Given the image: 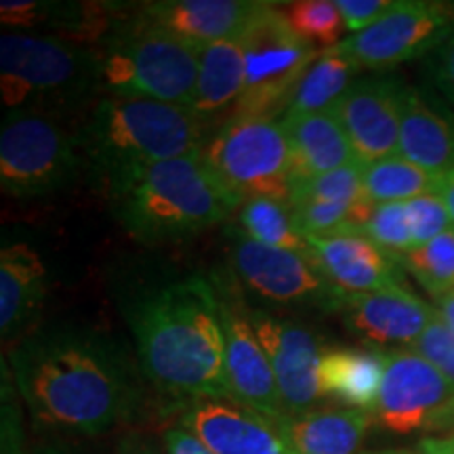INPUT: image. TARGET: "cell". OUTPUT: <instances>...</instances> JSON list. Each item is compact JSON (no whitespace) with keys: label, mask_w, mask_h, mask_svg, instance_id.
<instances>
[{"label":"cell","mask_w":454,"mask_h":454,"mask_svg":"<svg viewBox=\"0 0 454 454\" xmlns=\"http://www.w3.org/2000/svg\"><path fill=\"white\" fill-rule=\"evenodd\" d=\"M311 261L339 293L357 294L402 284L395 257L356 230L308 238Z\"/></svg>","instance_id":"cell-19"},{"label":"cell","mask_w":454,"mask_h":454,"mask_svg":"<svg viewBox=\"0 0 454 454\" xmlns=\"http://www.w3.org/2000/svg\"><path fill=\"white\" fill-rule=\"evenodd\" d=\"M345 26L354 34L366 30L394 7L395 0H334Z\"/></svg>","instance_id":"cell-37"},{"label":"cell","mask_w":454,"mask_h":454,"mask_svg":"<svg viewBox=\"0 0 454 454\" xmlns=\"http://www.w3.org/2000/svg\"><path fill=\"white\" fill-rule=\"evenodd\" d=\"M411 349L423 356L429 364H434L444 374L448 381L454 383V334L448 331L438 314L429 322L421 337L411 345Z\"/></svg>","instance_id":"cell-35"},{"label":"cell","mask_w":454,"mask_h":454,"mask_svg":"<svg viewBox=\"0 0 454 454\" xmlns=\"http://www.w3.org/2000/svg\"><path fill=\"white\" fill-rule=\"evenodd\" d=\"M99 87L98 55L59 36L4 34L0 38V95L9 110L44 112L78 104Z\"/></svg>","instance_id":"cell-6"},{"label":"cell","mask_w":454,"mask_h":454,"mask_svg":"<svg viewBox=\"0 0 454 454\" xmlns=\"http://www.w3.org/2000/svg\"><path fill=\"white\" fill-rule=\"evenodd\" d=\"M357 72H360V67L349 57L340 55L339 51L333 47L320 51L314 64L301 76L286 114H316L333 110V106L343 98L345 90L356 82Z\"/></svg>","instance_id":"cell-26"},{"label":"cell","mask_w":454,"mask_h":454,"mask_svg":"<svg viewBox=\"0 0 454 454\" xmlns=\"http://www.w3.org/2000/svg\"><path fill=\"white\" fill-rule=\"evenodd\" d=\"M247 89V61L240 38H227L200 51L198 81L190 110L208 122L217 114L234 110Z\"/></svg>","instance_id":"cell-25"},{"label":"cell","mask_w":454,"mask_h":454,"mask_svg":"<svg viewBox=\"0 0 454 454\" xmlns=\"http://www.w3.org/2000/svg\"><path fill=\"white\" fill-rule=\"evenodd\" d=\"M231 270L248 291L278 305L311 303L333 311L340 297L309 257L265 247L242 234L231 247Z\"/></svg>","instance_id":"cell-11"},{"label":"cell","mask_w":454,"mask_h":454,"mask_svg":"<svg viewBox=\"0 0 454 454\" xmlns=\"http://www.w3.org/2000/svg\"><path fill=\"white\" fill-rule=\"evenodd\" d=\"M238 223H240L242 236L254 242L301 253L311 259L309 240L297 230L293 211L286 202L271 200V198L244 200L238 208Z\"/></svg>","instance_id":"cell-27"},{"label":"cell","mask_w":454,"mask_h":454,"mask_svg":"<svg viewBox=\"0 0 454 454\" xmlns=\"http://www.w3.org/2000/svg\"><path fill=\"white\" fill-rule=\"evenodd\" d=\"M452 32L454 3L395 0L381 20L333 49L349 57L360 70H387L434 53Z\"/></svg>","instance_id":"cell-10"},{"label":"cell","mask_w":454,"mask_h":454,"mask_svg":"<svg viewBox=\"0 0 454 454\" xmlns=\"http://www.w3.org/2000/svg\"><path fill=\"white\" fill-rule=\"evenodd\" d=\"M417 454H454V431L442 438H425L419 442Z\"/></svg>","instance_id":"cell-42"},{"label":"cell","mask_w":454,"mask_h":454,"mask_svg":"<svg viewBox=\"0 0 454 454\" xmlns=\"http://www.w3.org/2000/svg\"><path fill=\"white\" fill-rule=\"evenodd\" d=\"M454 395V383L414 349L385 351V374L372 419L383 429L408 435L425 429Z\"/></svg>","instance_id":"cell-12"},{"label":"cell","mask_w":454,"mask_h":454,"mask_svg":"<svg viewBox=\"0 0 454 454\" xmlns=\"http://www.w3.org/2000/svg\"><path fill=\"white\" fill-rule=\"evenodd\" d=\"M356 204L328 202V200H305L293 204V219L297 230L305 238L331 236L343 230H356L354 219ZM357 231V230H356Z\"/></svg>","instance_id":"cell-33"},{"label":"cell","mask_w":454,"mask_h":454,"mask_svg":"<svg viewBox=\"0 0 454 454\" xmlns=\"http://www.w3.org/2000/svg\"><path fill=\"white\" fill-rule=\"evenodd\" d=\"M372 454H408V452H372Z\"/></svg>","instance_id":"cell-45"},{"label":"cell","mask_w":454,"mask_h":454,"mask_svg":"<svg viewBox=\"0 0 454 454\" xmlns=\"http://www.w3.org/2000/svg\"><path fill=\"white\" fill-rule=\"evenodd\" d=\"M11 377L47 438L95 440L141 421L147 387L135 349L98 328L51 326L20 340Z\"/></svg>","instance_id":"cell-1"},{"label":"cell","mask_w":454,"mask_h":454,"mask_svg":"<svg viewBox=\"0 0 454 454\" xmlns=\"http://www.w3.org/2000/svg\"><path fill=\"white\" fill-rule=\"evenodd\" d=\"M364 181H362V164L351 162L348 167L331 170V173L311 177L305 181H294L291 185V200L288 207L305 200H328L357 204L364 200Z\"/></svg>","instance_id":"cell-31"},{"label":"cell","mask_w":454,"mask_h":454,"mask_svg":"<svg viewBox=\"0 0 454 454\" xmlns=\"http://www.w3.org/2000/svg\"><path fill=\"white\" fill-rule=\"evenodd\" d=\"M435 194H438L442 198V202L446 204L448 215H450L454 225V170H448L446 175H442Z\"/></svg>","instance_id":"cell-44"},{"label":"cell","mask_w":454,"mask_h":454,"mask_svg":"<svg viewBox=\"0 0 454 454\" xmlns=\"http://www.w3.org/2000/svg\"><path fill=\"white\" fill-rule=\"evenodd\" d=\"M204 127L190 107L106 95L76 137L95 173L107 179L124 168L200 156Z\"/></svg>","instance_id":"cell-4"},{"label":"cell","mask_w":454,"mask_h":454,"mask_svg":"<svg viewBox=\"0 0 454 454\" xmlns=\"http://www.w3.org/2000/svg\"><path fill=\"white\" fill-rule=\"evenodd\" d=\"M406 89L395 76L360 78L333 106L362 167L397 156Z\"/></svg>","instance_id":"cell-14"},{"label":"cell","mask_w":454,"mask_h":454,"mask_svg":"<svg viewBox=\"0 0 454 454\" xmlns=\"http://www.w3.org/2000/svg\"><path fill=\"white\" fill-rule=\"evenodd\" d=\"M280 122L291 147L293 184L357 162L348 133L333 110L286 114Z\"/></svg>","instance_id":"cell-20"},{"label":"cell","mask_w":454,"mask_h":454,"mask_svg":"<svg viewBox=\"0 0 454 454\" xmlns=\"http://www.w3.org/2000/svg\"><path fill=\"white\" fill-rule=\"evenodd\" d=\"M435 314L444 322L448 331L454 334V291H448L435 297Z\"/></svg>","instance_id":"cell-43"},{"label":"cell","mask_w":454,"mask_h":454,"mask_svg":"<svg viewBox=\"0 0 454 454\" xmlns=\"http://www.w3.org/2000/svg\"><path fill=\"white\" fill-rule=\"evenodd\" d=\"M104 184L114 217L145 244L185 240L238 211L200 156L124 168Z\"/></svg>","instance_id":"cell-3"},{"label":"cell","mask_w":454,"mask_h":454,"mask_svg":"<svg viewBox=\"0 0 454 454\" xmlns=\"http://www.w3.org/2000/svg\"><path fill=\"white\" fill-rule=\"evenodd\" d=\"M121 314L145 381L170 411L200 397H230L225 334L213 278L187 274L124 291Z\"/></svg>","instance_id":"cell-2"},{"label":"cell","mask_w":454,"mask_h":454,"mask_svg":"<svg viewBox=\"0 0 454 454\" xmlns=\"http://www.w3.org/2000/svg\"><path fill=\"white\" fill-rule=\"evenodd\" d=\"M247 61V89L230 118H268L286 114L294 89L320 49L299 36L280 4L263 3L240 36Z\"/></svg>","instance_id":"cell-8"},{"label":"cell","mask_w":454,"mask_h":454,"mask_svg":"<svg viewBox=\"0 0 454 454\" xmlns=\"http://www.w3.org/2000/svg\"><path fill=\"white\" fill-rule=\"evenodd\" d=\"M261 4L257 0H158L139 4L133 21L202 51L240 36Z\"/></svg>","instance_id":"cell-17"},{"label":"cell","mask_w":454,"mask_h":454,"mask_svg":"<svg viewBox=\"0 0 454 454\" xmlns=\"http://www.w3.org/2000/svg\"><path fill=\"white\" fill-rule=\"evenodd\" d=\"M397 156L442 177L454 170V118L417 89H406Z\"/></svg>","instance_id":"cell-21"},{"label":"cell","mask_w":454,"mask_h":454,"mask_svg":"<svg viewBox=\"0 0 454 454\" xmlns=\"http://www.w3.org/2000/svg\"><path fill=\"white\" fill-rule=\"evenodd\" d=\"M362 181L368 200L385 204L408 202L423 194H435L440 177L419 168L402 156H391L362 167Z\"/></svg>","instance_id":"cell-28"},{"label":"cell","mask_w":454,"mask_h":454,"mask_svg":"<svg viewBox=\"0 0 454 454\" xmlns=\"http://www.w3.org/2000/svg\"><path fill=\"white\" fill-rule=\"evenodd\" d=\"M282 11L293 30L320 51L339 44L343 32L348 30L334 0H297L284 4Z\"/></svg>","instance_id":"cell-30"},{"label":"cell","mask_w":454,"mask_h":454,"mask_svg":"<svg viewBox=\"0 0 454 454\" xmlns=\"http://www.w3.org/2000/svg\"><path fill=\"white\" fill-rule=\"evenodd\" d=\"M213 280L221 303V322L225 334V379L230 397L238 404L276 421L286 411L270 357L254 333L248 311H244L234 299V293L227 288L225 280L221 278Z\"/></svg>","instance_id":"cell-13"},{"label":"cell","mask_w":454,"mask_h":454,"mask_svg":"<svg viewBox=\"0 0 454 454\" xmlns=\"http://www.w3.org/2000/svg\"><path fill=\"white\" fill-rule=\"evenodd\" d=\"M427 74L434 87L454 104V32L431 53Z\"/></svg>","instance_id":"cell-38"},{"label":"cell","mask_w":454,"mask_h":454,"mask_svg":"<svg viewBox=\"0 0 454 454\" xmlns=\"http://www.w3.org/2000/svg\"><path fill=\"white\" fill-rule=\"evenodd\" d=\"M414 280L434 297L454 291V230H448L400 259Z\"/></svg>","instance_id":"cell-29"},{"label":"cell","mask_w":454,"mask_h":454,"mask_svg":"<svg viewBox=\"0 0 454 454\" xmlns=\"http://www.w3.org/2000/svg\"><path fill=\"white\" fill-rule=\"evenodd\" d=\"M87 440H61V438H47L43 444L34 446L27 450V454H112L101 450V448H93L82 444ZM116 454V450H114Z\"/></svg>","instance_id":"cell-40"},{"label":"cell","mask_w":454,"mask_h":454,"mask_svg":"<svg viewBox=\"0 0 454 454\" xmlns=\"http://www.w3.org/2000/svg\"><path fill=\"white\" fill-rule=\"evenodd\" d=\"M47 265L26 242L4 244L0 251V333L13 339L41 309L47 294Z\"/></svg>","instance_id":"cell-22"},{"label":"cell","mask_w":454,"mask_h":454,"mask_svg":"<svg viewBox=\"0 0 454 454\" xmlns=\"http://www.w3.org/2000/svg\"><path fill=\"white\" fill-rule=\"evenodd\" d=\"M78 147L51 114L11 110L0 129V187L20 200L64 190L76 177Z\"/></svg>","instance_id":"cell-9"},{"label":"cell","mask_w":454,"mask_h":454,"mask_svg":"<svg viewBox=\"0 0 454 454\" xmlns=\"http://www.w3.org/2000/svg\"><path fill=\"white\" fill-rule=\"evenodd\" d=\"M372 421L371 412L343 408L284 414L276 425L294 454H357Z\"/></svg>","instance_id":"cell-23"},{"label":"cell","mask_w":454,"mask_h":454,"mask_svg":"<svg viewBox=\"0 0 454 454\" xmlns=\"http://www.w3.org/2000/svg\"><path fill=\"white\" fill-rule=\"evenodd\" d=\"M95 55L99 87L110 95L190 107L200 64L198 49L135 24L130 17L101 38Z\"/></svg>","instance_id":"cell-5"},{"label":"cell","mask_w":454,"mask_h":454,"mask_svg":"<svg viewBox=\"0 0 454 454\" xmlns=\"http://www.w3.org/2000/svg\"><path fill=\"white\" fill-rule=\"evenodd\" d=\"M213 179L240 208L251 198L291 200L293 162L282 122L227 118L200 152Z\"/></svg>","instance_id":"cell-7"},{"label":"cell","mask_w":454,"mask_h":454,"mask_svg":"<svg viewBox=\"0 0 454 454\" xmlns=\"http://www.w3.org/2000/svg\"><path fill=\"white\" fill-rule=\"evenodd\" d=\"M179 423L215 454H294L274 419L231 397H200L179 408Z\"/></svg>","instance_id":"cell-16"},{"label":"cell","mask_w":454,"mask_h":454,"mask_svg":"<svg viewBox=\"0 0 454 454\" xmlns=\"http://www.w3.org/2000/svg\"><path fill=\"white\" fill-rule=\"evenodd\" d=\"M15 383L3 368V454H27L24 419L15 400Z\"/></svg>","instance_id":"cell-36"},{"label":"cell","mask_w":454,"mask_h":454,"mask_svg":"<svg viewBox=\"0 0 454 454\" xmlns=\"http://www.w3.org/2000/svg\"><path fill=\"white\" fill-rule=\"evenodd\" d=\"M406 213L408 223H411L414 248L423 247V244L446 234L452 225L446 204L442 202L438 194H423L419 198H412V200L406 202Z\"/></svg>","instance_id":"cell-34"},{"label":"cell","mask_w":454,"mask_h":454,"mask_svg":"<svg viewBox=\"0 0 454 454\" xmlns=\"http://www.w3.org/2000/svg\"><path fill=\"white\" fill-rule=\"evenodd\" d=\"M385 374V351L351 348L325 349L320 394L356 411L372 412Z\"/></svg>","instance_id":"cell-24"},{"label":"cell","mask_w":454,"mask_h":454,"mask_svg":"<svg viewBox=\"0 0 454 454\" xmlns=\"http://www.w3.org/2000/svg\"><path fill=\"white\" fill-rule=\"evenodd\" d=\"M251 325L274 368L286 414L308 412L320 400L325 348L309 328L265 311H248Z\"/></svg>","instance_id":"cell-15"},{"label":"cell","mask_w":454,"mask_h":454,"mask_svg":"<svg viewBox=\"0 0 454 454\" xmlns=\"http://www.w3.org/2000/svg\"><path fill=\"white\" fill-rule=\"evenodd\" d=\"M362 234L371 238L379 248L391 257L402 259L414 248L411 223H408L406 202L374 204L368 215Z\"/></svg>","instance_id":"cell-32"},{"label":"cell","mask_w":454,"mask_h":454,"mask_svg":"<svg viewBox=\"0 0 454 454\" xmlns=\"http://www.w3.org/2000/svg\"><path fill=\"white\" fill-rule=\"evenodd\" d=\"M116 454H164V448L141 431H127L116 444Z\"/></svg>","instance_id":"cell-41"},{"label":"cell","mask_w":454,"mask_h":454,"mask_svg":"<svg viewBox=\"0 0 454 454\" xmlns=\"http://www.w3.org/2000/svg\"><path fill=\"white\" fill-rule=\"evenodd\" d=\"M164 454H215L198 435L184 425H168L162 434Z\"/></svg>","instance_id":"cell-39"},{"label":"cell","mask_w":454,"mask_h":454,"mask_svg":"<svg viewBox=\"0 0 454 454\" xmlns=\"http://www.w3.org/2000/svg\"><path fill=\"white\" fill-rule=\"evenodd\" d=\"M333 311L340 314L351 333L372 345H414L435 317V309L402 284L372 293H340Z\"/></svg>","instance_id":"cell-18"}]
</instances>
